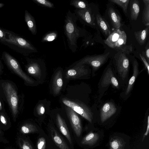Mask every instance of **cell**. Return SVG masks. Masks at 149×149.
Here are the masks:
<instances>
[{"mask_svg":"<svg viewBox=\"0 0 149 149\" xmlns=\"http://www.w3.org/2000/svg\"><path fill=\"white\" fill-rule=\"evenodd\" d=\"M38 149H45L46 147V141L45 139L42 137L39 139L37 143Z\"/></svg>","mask_w":149,"mask_h":149,"instance_id":"cell-35","label":"cell"},{"mask_svg":"<svg viewBox=\"0 0 149 149\" xmlns=\"http://www.w3.org/2000/svg\"><path fill=\"white\" fill-rule=\"evenodd\" d=\"M8 117L6 111L0 113V123L2 125L6 126L8 123Z\"/></svg>","mask_w":149,"mask_h":149,"instance_id":"cell-34","label":"cell"},{"mask_svg":"<svg viewBox=\"0 0 149 149\" xmlns=\"http://www.w3.org/2000/svg\"><path fill=\"white\" fill-rule=\"evenodd\" d=\"M97 24L104 34L108 36L111 33L110 26L107 21L100 15L97 14L96 16Z\"/></svg>","mask_w":149,"mask_h":149,"instance_id":"cell-21","label":"cell"},{"mask_svg":"<svg viewBox=\"0 0 149 149\" xmlns=\"http://www.w3.org/2000/svg\"><path fill=\"white\" fill-rule=\"evenodd\" d=\"M99 137V135L97 133L91 132L83 138L81 143L83 145L92 146L97 142Z\"/></svg>","mask_w":149,"mask_h":149,"instance_id":"cell-24","label":"cell"},{"mask_svg":"<svg viewBox=\"0 0 149 149\" xmlns=\"http://www.w3.org/2000/svg\"><path fill=\"white\" fill-rule=\"evenodd\" d=\"M104 41L109 47L126 54H129L132 51L131 45H126V33L119 29H115Z\"/></svg>","mask_w":149,"mask_h":149,"instance_id":"cell-5","label":"cell"},{"mask_svg":"<svg viewBox=\"0 0 149 149\" xmlns=\"http://www.w3.org/2000/svg\"><path fill=\"white\" fill-rule=\"evenodd\" d=\"M35 3L41 6L49 8L54 7L53 3L47 0H32Z\"/></svg>","mask_w":149,"mask_h":149,"instance_id":"cell-32","label":"cell"},{"mask_svg":"<svg viewBox=\"0 0 149 149\" xmlns=\"http://www.w3.org/2000/svg\"><path fill=\"white\" fill-rule=\"evenodd\" d=\"M5 5V4L3 3H0V8L3 7Z\"/></svg>","mask_w":149,"mask_h":149,"instance_id":"cell-42","label":"cell"},{"mask_svg":"<svg viewBox=\"0 0 149 149\" xmlns=\"http://www.w3.org/2000/svg\"><path fill=\"white\" fill-rule=\"evenodd\" d=\"M64 107L66 115L73 130L77 136L79 137L82 131L80 118L77 114L71 109L65 105Z\"/></svg>","mask_w":149,"mask_h":149,"instance_id":"cell-12","label":"cell"},{"mask_svg":"<svg viewBox=\"0 0 149 149\" xmlns=\"http://www.w3.org/2000/svg\"><path fill=\"white\" fill-rule=\"evenodd\" d=\"M140 58L142 61L144 66L145 68L146 69L148 74H149V63L143 56L141 54H139Z\"/></svg>","mask_w":149,"mask_h":149,"instance_id":"cell-36","label":"cell"},{"mask_svg":"<svg viewBox=\"0 0 149 149\" xmlns=\"http://www.w3.org/2000/svg\"><path fill=\"white\" fill-rule=\"evenodd\" d=\"M24 20L29 30L33 35H36L37 29L36 22L34 17L26 10H25Z\"/></svg>","mask_w":149,"mask_h":149,"instance_id":"cell-19","label":"cell"},{"mask_svg":"<svg viewBox=\"0 0 149 149\" xmlns=\"http://www.w3.org/2000/svg\"><path fill=\"white\" fill-rule=\"evenodd\" d=\"M149 116H148L147 117V126L146 131L144 134L142 139V141L143 140L144 138L149 133Z\"/></svg>","mask_w":149,"mask_h":149,"instance_id":"cell-40","label":"cell"},{"mask_svg":"<svg viewBox=\"0 0 149 149\" xmlns=\"http://www.w3.org/2000/svg\"><path fill=\"white\" fill-rule=\"evenodd\" d=\"M27 64L25 65V70L30 75L37 79H40L42 70L45 67V63L40 59L27 58Z\"/></svg>","mask_w":149,"mask_h":149,"instance_id":"cell-9","label":"cell"},{"mask_svg":"<svg viewBox=\"0 0 149 149\" xmlns=\"http://www.w3.org/2000/svg\"><path fill=\"white\" fill-rule=\"evenodd\" d=\"M108 14L113 27L115 29H119L122 26L121 18L116 10L112 8H109Z\"/></svg>","mask_w":149,"mask_h":149,"instance_id":"cell-20","label":"cell"},{"mask_svg":"<svg viewBox=\"0 0 149 149\" xmlns=\"http://www.w3.org/2000/svg\"><path fill=\"white\" fill-rule=\"evenodd\" d=\"M149 32V25L143 30L135 31L134 35L139 45H142L146 42Z\"/></svg>","mask_w":149,"mask_h":149,"instance_id":"cell-22","label":"cell"},{"mask_svg":"<svg viewBox=\"0 0 149 149\" xmlns=\"http://www.w3.org/2000/svg\"><path fill=\"white\" fill-rule=\"evenodd\" d=\"M145 56H144L147 62L149 63V42L148 41L147 45L145 47Z\"/></svg>","mask_w":149,"mask_h":149,"instance_id":"cell-37","label":"cell"},{"mask_svg":"<svg viewBox=\"0 0 149 149\" xmlns=\"http://www.w3.org/2000/svg\"><path fill=\"white\" fill-rule=\"evenodd\" d=\"M110 149H122L125 145L123 139L117 136L111 139L109 143Z\"/></svg>","mask_w":149,"mask_h":149,"instance_id":"cell-25","label":"cell"},{"mask_svg":"<svg viewBox=\"0 0 149 149\" xmlns=\"http://www.w3.org/2000/svg\"><path fill=\"white\" fill-rule=\"evenodd\" d=\"M70 5L73 6L76 9H85L89 7L87 2L81 0H71Z\"/></svg>","mask_w":149,"mask_h":149,"instance_id":"cell-28","label":"cell"},{"mask_svg":"<svg viewBox=\"0 0 149 149\" xmlns=\"http://www.w3.org/2000/svg\"><path fill=\"white\" fill-rule=\"evenodd\" d=\"M0 97L8 104L15 122L23 105L24 95L20 94L16 84L8 79L0 80Z\"/></svg>","mask_w":149,"mask_h":149,"instance_id":"cell-1","label":"cell"},{"mask_svg":"<svg viewBox=\"0 0 149 149\" xmlns=\"http://www.w3.org/2000/svg\"><path fill=\"white\" fill-rule=\"evenodd\" d=\"M117 111V108L112 102H108L105 103L100 110V120L103 123L109 119Z\"/></svg>","mask_w":149,"mask_h":149,"instance_id":"cell-16","label":"cell"},{"mask_svg":"<svg viewBox=\"0 0 149 149\" xmlns=\"http://www.w3.org/2000/svg\"><path fill=\"white\" fill-rule=\"evenodd\" d=\"M109 1L119 6L122 8L124 12L126 14L130 0H110Z\"/></svg>","mask_w":149,"mask_h":149,"instance_id":"cell-30","label":"cell"},{"mask_svg":"<svg viewBox=\"0 0 149 149\" xmlns=\"http://www.w3.org/2000/svg\"><path fill=\"white\" fill-rule=\"evenodd\" d=\"M77 19L74 13H72L69 10L65 16L64 30L68 47L73 53L77 51V39L83 36L82 30L77 25Z\"/></svg>","mask_w":149,"mask_h":149,"instance_id":"cell-3","label":"cell"},{"mask_svg":"<svg viewBox=\"0 0 149 149\" xmlns=\"http://www.w3.org/2000/svg\"><path fill=\"white\" fill-rule=\"evenodd\" d=\"M5 104L4 102L0 97V113L5 112Z\"/></svg>","mask_w":149,"mask_h":149,"instance_id":"cell-38","label":"cell"},{"mask_svg":"<svg viewBox=\"0 0 149 149\" xmlns=\"http://www.w3.org/2000/svg\"><path fill=\"white\" fill-rule=\"evenodd\" d=\"M45 107L42 103L38 104L34 110V112H36V113L40 116L44 115L45 113Z\"/></svg>","mask_w":149,"mask_h":149,"instance_id":"cell-33","label":"cell"},{"mask_svg":"<svg viewBox=\"0 0 149 149\" xmlns=\"http://www.w3.org/2000/svg\"><path fill=\"white\" fill-rule=\"evenodd\" d=\"M1 59L12 73L23 80L25 85L32 86L37 85V81L34 80L25 73L22 69L17 60L8 53L3 51L1 54Z\"/></svg>","mask_w":149,"mask_h":149,"instance_id":"cell-4","label":"cell"},{"mask_svg":"<svg viewBox=\"0 0 149 149\" xmlns=\"http://www.w3.org/2000/svg\"><path fill=\"white\" fill-rule=\"evenodd\" d=\"M0 134H2V132L1 131V130H0Z\"/></svg>","mask_w":149,"mask_h":149,"instance_id":"cell-43","label":"cell"},{"mask_svg":"<svg viewBox=\"0 0 149 149\" xmlns=\"http://www.w3.org/2000/svg\"><path fill=\"white\" fill-rule=\"evenodd\" d=\"M3 68L4 67L2 63L1 60L0 58V75L2 73Z\"/></svg>","mask_w":149,"mask_h":149,"instance_id":"cell-41","label":"cell"},{"mask_svg":"<svg viewBox=\"0 0 149 149\" xmlns=\"http://www.w3.org/2000/svg\"><path fill=\"white\" fill-rule=\"evenodd\" d=\"M144 6L142 13V22L145 26L149 25V0H143Z\"/></svg>","mask_w":149,"mask_h":149,"instance_id":"cell-26","label":"cell"},{"mask_svg":"<svg viewBox=\"0 0 149 149\" xmlns=\"http://www.w3.org/2000/svg\"><path fill=\"white\" fill-rule=\"evenodd\" d=\"M58 36V33L56 31H49L43 37L41 42H52L56 39Z\"/></svg>","mask_w":149,"mask_h":149,"instance_id":"cell-29","label":"cell"},{"mask_svg":"<svg viewBox=\"0 0 149 149\" xmlns=\"http://www.w3.org/2000/svg\"><path fill=\"white\" fill-rule=\"evenodd\" d=\"M4 38L0 42L25 56L38 52L37 49L29 41L15 33L6 30Z\"/></svg>","mask_w":149,"mask_h":149,"instance_id":"cell-2","label":"cell"},{"mask_svg":"<svg viewBox=\"0 0 149 149\" xmlns=\"http://www.w3.org/2000/svg\"><path fill=\"white\" fill-rule=\"evenodd\" d=\"M133 74L132 76L128 80L127 85L122 95L125 98H127L131 93L136 79L140 74L139 70V65L137 60L134 58L132 62Z\"/></svg>","mask_w":149,"mask_h":149,"instance_id":"cell-14","label":"cell"},{"mask_svg":"<svg viewBox=\"0 0 149 149\" xmlns=\"http://www.w3.org/2000/svg\"><path fill=\"white\" fill-rule=\"evenodd\" d=\"M110 54L109 52L105 54L86 56L78 61L76 63L77 64H87L92 68V76L95 75L97 71L107 61Z\"/></svg>","mask_w":149,"mask_h":149,"instance_id":"cell-8","label":"cell"},{"mask_svg":"<svg viewBox=\"0 0 149 149\" xmlns=\"http://www.w3.org/2000/svg\"><path fill=\"white\" fill-rule=\"evenodd\" d=\"M88 68L85 65L76 63L66 71L65 77L67 79H75L84 78L88 74Z\"/></svg>","mask_w":149,"mask_h":149,"instance_id":"cell-11","label":"cell"},{"mask_svg":"<svg viewBox=\"0 0 149 149\" xmlns=\"http://www.w3.org/2000/svg\"><path fill=\"white\" fill-rule=\"evenodd\" d=\"M51 132L53 141L60 149H70L63 137L53 127H51Z\"/></svg>","mask_w":149,"mask_h":149,"instance_id":"cell-18","label":"cell"},{"mask_svg":"<svg viewBox=\"0 0 149 149\" xmlns=\"http://www.w3.org/2000/svg\"><path fill=\"white\" fill-rule=\"evenodd\" d=\"M6 34V29L0 27V42L4 38Z\"/></svg>","mask_w":149,"mask_h":149,"instance_id":"cell-39","label":"cell"},{"mask_svg":"<svg viewBox=\"0 0 149 149\" xmlns=\"http://www.w3.org/2000/svg\"><path fill=\"white\" fill-rule=\"evenodd\" d=\"M18 143L21 149H33L31 144L26 140L19 138Z\"/></svg>","mask_w":149,"mask_h":149,"instance_id":"cell-31","label":"cell"},{"mask_svg":"<svg viewBox=\"0 0 149 149\" xmlns=\"http://www.w3.org/2000/svg\"><path fill=\"white\" fill-rule=\"evenodd\" d=\"M115 74L112 67L110 66H108L104 72L99 86L101 88H104L111 84L113 87L119 88V84Z\"/></svg>","mask_w":149,"mask_h":149,"instance_id":"cell-10","label":"cell"},{"mask_svg":"<svg viewBox=\"0 0 149 149\" xmlns=\"http://www.w3.org/2000/svg\"><path fill=\"white\" fill-rule=\"evenodd\" d=\"M56 122L61 132L66 137L70 143L72 144V139L69 130L65 120L59 113L56 114Z\"/></svg>","mask_w":149,"mask_h":149,"instance_id":"cell-17","label":"cell"},{"mask_svg":"<svg viewBox=\"0 0 149 149\" xmlns=\"http://www.w3.org/2000/svg\"><path fill=\"white\" fill-rule=\"evenodd\" d=\"M63 71L62 69L56 70L54 74L50 87L52 94L54 96L59 95L63 84Z\"/></svg>","mask_w":149,"mask_h":149,"instance_id":"cell-13","label":"cell"},{"mask_svg":"<svg viewBox=\"0 0 149 149\" xmlns=\"http://www.w3.org/2000/svg\"><path fill=\"white\" fill-rule=\"evenodd\" d=\"M130 17L131 19L136 20L140 11V6L138 0H132L130 2Z\"/></svg>","mask_w":149,"mask_h":149,"instance_id":"cell-23","label":"cell"},{"mask_svg":"<svg viewBox=\"0 0 149 149\" xmlns=\"http://www.w3.org/2000/svg\"><path fill=\"white\" fill-rule=\"evenodd\" d=\"M118 51L114 58L115 71L119 80L124 84L127 82L129 78L130 62L126 53Z\"/></svg>","mask_w":149,"mask_h":149,"instance_id":"cell-6","label":"cell"},{"mask_svg":"<svg viewBox=\"0 0 149 149\" xmlns=\"http://www.w3.org/2000/svg\"><path fill=\"white\" fill-rule=\"evenodd\" d=\"M62 103L79 114L90 123L93 118V114L91 109L85 104L78 100L63 97Z\"/></svg>","mask_w":149,"mask_h":149,"instance_id":"cell-7","label":"cell"},{"mask_svg":"<svg viewBox=\"0 0 149 149\" xmlns=\"http://www.w3.org/2000/svg\"><path fill=\"white\" fill-rule=\"evenodd\" d=\"M20 132L23 134H28L35 133L38 131L36 127L32 124L25 123L20 128Z\"/></svg>","mask_w":149,"mask_h":149,"instance_id":"cell-27","label":"cell"},{"mask_svg":"<svg viewBox=\"0 0 149 149\" xmlns=\"http://www.w3.org/2000/svg\"><path fill=\"white\" fill-rule=\"evenodd\" d=\"M74 13L78 19L83 24L92 26L95 25L94 17L90 7L85 9H75Z\"/></svg>","mask_w":149,"mask_h":149,"instance_id":"cell-15","label":"cell"}]
</instances>
